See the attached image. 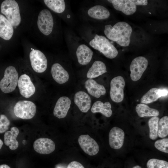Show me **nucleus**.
<instances>
[{
	"instance_id": "423d86ee",
	"label": "nucleus",
	"mask_w": 168,
	"mask_h": 168,
	"mask_svg": "<svg viewBox=\"0 0 168 168\" xmlns=\"http://www.w3.org/2000/svg\"><path fill=\"white\" fill-rule=\"evenodd\" d=\"M125 81L121 76L113 78L110 83V95L112 100L116 103H119L124 99V88Z\"/></svg>"
},
{
	"instance_id": "9b49d317",
	"label": "nucleus",
	"mask_w": 168,
	"mask_h": 168,
	"mask_svg": "<svg viewBox=\"0 0 168 168\" xmlns=\"http://www.w3.org/2000/svg\"><path fill=\"white\" fill-rule=\"evenodd\" d=\"M18 85L21 94L25 98H29L35 92L34 85L30 77L26 74L20 76L18 80Z\"/></svg>"
},
{
	"instance_id": "412c9836",
	"label": "nucleus",
	"mask_w": 168,
	"mask_h": 168,
	"mask_svg": "<svg viewBox=\"0 0 168 168\" xmlns=\"http://www.w3.org/2000/svg\"><path fill=\"white\" fill-rule=\"evenodd\" d=\"M19 133V130L16 127H12L10 131H6L4 135L5 144L8 146L12 150L16 149L18 146V142L16 138Z\"/></svg>"
},
{
	"instance_id": "a211bd4d",
	"label": "nucleus",
	"mask_w": 168,
	"mask_h": 168,
	"mask_svg": "<svg viewBox=\"0 0 168 168\" xmlns=\"http://www.w3.org/2000/svg\"><path fill=\"white\" fill-rule=\"evenodd\" d=\"M85 86L88 93L96 98H99L101 95H105L106 92L104 86L93 79L87 80L85 82Z\"/></svg>"
},
{
	"instance_id": "ddd939ff",
	"label": "nucleus",
	"mask_w": 168,
	"mask_h": 168,
	"mask_svg": "<svg viewBox=\"0 0 168 168\" xmlns=\"http://www.w3.org/2000/svg\"><path fill=\"white\" fill-rule=\"evenodd\" d=\"M35 150L39 153L48 154L52 152L55 149V144L51 139L40 138L36 140L33 144Z\"/></svg>"
},
{
	"instance_id": "f3484780",
	"label": "nucleus",
	"mask_w": 168,
	"mask_h": 168,
	"mask_svg": "<svg viewBox=\"0 0 168 168\" xmlns=\"http://www.w3.org/2000/svg\"><path fill=\"white\" fill-rule=\"evenodd\" d=\"M51 72L54 79L59 84L64 83L69 79L68 72L58 63H55L52 65Z\"/></svg>"
},
{
	"instance_id": "1a4fd4ad",
	"label": "nucleus",
	"mask_w": 168,
	"mask_h": 168,
	"mask_svg": "<svg viewBox=\"0 0 168 168\" xmlns=\"http://www.w3.org/2000/svg\"><path fill=\"white\" fill-rule=\"evenodd\" d=\"M30 58L33 69L38 73L45 71L47 67V61L44 54L40 51L32 49L30 54Z\"/></svg>"
},
{
	"instance_id": "4be33fe9",
	"label": "nucleus",
	"mask_w": 168,
	"mask_h": 168,
	"mask_svg": "<svg viewBox=\"0 0 168 168\" xmlns=\"http://www.w3.org/2000/svg\"><path fill=\"white\" fill-rule=\"evenodd\" d=\"M107 72L105 64L100 61H96L94 62L89 69L86 74L89 79H92L98 77Z\"/></svg>"
},
{
	"instance_id": "f704fd0d",
	"label": "nucleus",
	"mask_w": 168,
	"mask_h": 168,
	"mask_svg": "<svg viewBox=\"0 0 168 168\" xmlns=\"http://www.w3.org/2000/svg\"><path fill=\"white\" fill-rule=\"evenodd\" d=\"M0 168H11L10 167L6 164H2L0 165Z\"/></svg>"
},
{
	"instance_id": "4c0bfd02",
	"label": "nucleus",
	"mask_w": 168,
	"mask_h": 168,
	"mask_svg": "<svg viewBox=\"0 0 168 168\" xmlns=\"http://www.w3.org/2000/svg\"></svg>"
},
{
	"instance_id": "2eb2a0df",
	"label": "nucleus",
	"mask_w": 168,
	"mask_h": 168,
	"mask_svg": "<svg viewBox=\"0 0 168 168\" xmlns=\"http://www.w3.org/2000/svg\"><path fill=\"white\" fill-rule=\"evenodd\" d=\"M107 1L112 3L116 10L121 11L126 15H132L136 11V6L130 0H108Z\"/></svg>"
},
{
	"instance_id": "20e7f679",
	"label": "nucleus",
	"mask_w": 168,
	"mask_h": 168,
	"mask_svg": "<svg viewBox=\"0 0 168 168\" xmlns=\"http://www.w3.org/2000/svg\"><path fill=\"white\" fill-rule=\"evenodd\" d=\"M18 74L15 68L9 66L5 69L3 78L0 82V88L4 93L11 92L15 89L18 82Z\"/></svg>"
},
{
	"instance_id": "c756f323",
	"label": "nucleus",
	"mask_w": 168,
	"mask_h": 168,
	"mask_svg": "<svg viewBox=\"0 0 168 168\" xmlns=\"http://www.w3.org/2000/svg\"><path fill=\"white\" fill-rule=\"evenodd\" d=\"M147 166V168H168V162L164 160L152 158L148 161Z\"/></svg>"
},
{
	"instance_id": "39448f33",
	"label": "nucleus",
	"mask_w": 168,
	"mask_h": 168,
	"mask_svg": "<svg viewBox=\"0 0 168 168\" xmlns=\"http://www.w3.org/2000/svg\"><path fill=\"white\" fill-rule=\"evenodd\" d=\"M36 112V105L30 101H19L14 108V112L16 116L23 119H32L35 115Z\"/></svg>"
},
{
	"instance_id": "f03ea898",
	"label": "nucleus",
	"mask_w": 168,
	"mask_h": 168,
	"mask_svg": "<svg viewBox=\"0 0 168 168\" xmlns=\"http://www.w3.org/2000/svg\"><path fill=\"white\" fill-rule=\"evenodd\" d=\"M89 44L107 58H114L118 55V52L116 48L103 35L96 34L94 39L90 42Z\"/></svg>"
},
{
	"instance_id": "2f4dec72",
	"label": "nucleus",
	"mask_w": 168,
	"mask_h": 168,
	"mask_svg": "<svg viewBox=\"0 0 168 168\" xmlns=\"http://www.w3.org/2000/svg\"><path fill=\"white\" fill-rule=\"evenodd\" d=\"M10 122L7 117L4 114L0 115V133L6 132L9 128Z\"/></svg>"
},
{
	"instance_id": "393cba45",
	"label": "nucleus",
	"mask_w": 168,
	"mask_h": 168,
	"mask_svg": "<svg viewBox=\"0 0 168 168\" xmlns=\"http://www.w3.org/2000/svg\"><path fill=\"white\" fill-rule=\"evenodd\" d=\"M162 89L153 88L149 90L141 98V102L149 104L156 101L163 96Z\"/></svg>"
},
{
	"instance_id": "c9c22d12",
	"label": "nucleus",
	"mask_w": 168,
	"mask_h": 168,
	"mask_svg": "<svg viewBox=\"0 0 168 168\" xmlns=\"http://www.w3.org/2000/svg\"><path fill=\"white\" fill-rule=\"evenodd\" d=\"M3 142L0 139V149L2 148V147L3 145Z\"/></svg>"
},
{
	"instance_id": "7ed1b4c3",
	"label": "nucleus",
	"mask_w": 168,
	"mask_h": 168,
	"mask_svg": "<svg viewBox=\"0 0 168 168\" xmlns=\"http://www.w3.org/2000/svg\"><path fill=\"white\" fill-rule=\"evenodd\" d=\"M1 12L4 15L13 26L16 27L21 21L18 4L14 0H6L2 3Z\"/></svg>"
},
{
	"instance_id": "0eeeda50",
	"label": "nucleus",
	"mask_w": 168,
	"mask_h": 168,
	"mask_svg": "<svg viewBox=\"0 0 168 168\" xmlns=\"http://www.w3.org/2000/svg\"><path fill=\"white\" fill-rule=\"evenodd\" d=\"M148 65L147 59L143 56H138L132 61L130 66V77L133 81L138 80L146 69Z\"/></svg>"
},
{
	"instance_id": "cd10ccee",
	"label": "nucleus",
	"mask_w": 168,
	"mask_h": 168,
	"mask_svg": "<svg viewBox=\"0 0 168 168\" xmlns=\"http://www.w3.org/2000/svg\"><path fill=\"white\" fill-rule=\"evenodd\" d=\"M159 120V118L156 116H153L148 120L149 138L152 140L156 139L158 136V132Z\"/></svg>"
},
{
	"instance_id": "e433bc0d",
	"label": "nucleus",
	"mask_w": 168,
	"mask_h": 168,
	"mask_svg": "<svg viewBox=\"0 0 168 168\" xmlns=\"http://www.w3.org/2000/svg\"><path fill=\"white\" fill-rule=\"evenodd\" d=\"M132 168H142L140 166L137 165L133 166Z\"/></svg>"
},
{
	"instance_id": "72a5a7b5",
	"label": "nucleus",
	"mask_w": 168,
	"mask_h": 168,
	"mask_svg": "<svg viewBox=\"0 0 168 168\" xmlns=\"http://www.w3.org/2000/svg\"><path fill=\"white\" fill-rule=\"evenodd\" d=\"M134 4L137 5H146L148 3V1L146 0H130Z\"/></svg>"
},
{
	"instance_id": "b1692460",
	"label": "nucleus",
	"mask_w": 168,
	"mask_h": 168,
	"mask_svg": "<svg viewBox=\"0 0 168 168\" xmlns=\"http://www.w3.org/2000/svg\"><path fill=\"white\" fill-rule=\"evenodd\" d=\"M111 105L108 101L103 103L100 101H96L93 104L91 111L92 113H100L107 117H110L112 114Z\"/></svg>"
},
{
	"instance_id": "a878e982",
	"label": "nucleus",
	"mask_w": 168,
	"mask_h": 168,
	"mask_svg": "<svg viewBox=\"0 0 168 168\" xmlns=\"http://www.w3.org/2000/svg\"><path fill=\"white\" fill-rule=\"evenodd\" d=\"M135 109L138 115L141 117L157 116L159 114V111L157 110L151 108L147 105L142 103L138 104Z\"/></svg>"
},
{
	"instance_id": "bb28decb",
	"label": "nucleus",
	"mask_w": 168,
	"mask_h": 168,
	"mask_svg": "<svg viewBox=\"0 0 168 168\" xmlns=\"http://www.w3.org/2000/svg\"><path fill=\"white\" fill-rule=\"evenodd\" d=\"M47 6L54 12L61 13L65 10V4L63 0H44Z\"/></svg>"
},
{
	"instance_id": "5701e85b",
	"label": "nucleus",
	"mask_w": 168,
	"mask_h": 168,
	"mask_svg": "<svg viewBox=\"0 0 168 168\" xmlns=\"http://www.w3.org/2000/svg\"><path fill=\"white\" fill-rule=\"evenodd\" d=\"M87 13L90 17L97 19H106L110 16L109 11L105 7L100 5L90 8L88 9Z\"/></svg>"
},
{
	"instance_id": "9d476101",
	"label": "nucleus",
	"mask_w": 168,
	"mask_h": 168,
	"mask_svg": "<svg viewBox=\"0 0 168 168\" xmlns=\"http://www.w3.org/2000/svg\"><path fill=\"white\" fill-rule=\"evenodd\" d=\"M78 142L81 148L86 154L92 156L98 152L99 147L98 143L88 135H80L78 138Z\"/></svg>"
},
{
	"instance_id": "f257e3e1",
	"label": "nucleus",
	"mask_w": 168,
	"mask_h": 168,
	"mask_svg": "<svg viewBox=\"0 0 168 168\" xmlns=\"http://www.w3.org/2000/svg\"><path fill=\"white\" fill-rule=\"evenodd\" d=\"M132 31L131 26L128 23L120 21L113 26L111 25H105L104 32L109 39L121 46L127 47L130 44Z\"/></svg>"
},
{
	"instance_id": "6ab92c4d",
	"label": "nucleus",
	"mask_w": 168,
	"mask_h": 168,
	"mask_svg": "<svg viewBox=\"0 0 168 168\" xmlns=\"http://www.w3.org/2000/svg\"><path fill=\"white\" fill-rule=\"evenodd\" d=\"M76 54L79 63L82 65H86L91 61L93 52L87 46L82 44L78 47Z\"/></svg>"
},
{
	"instance_id": "f8f14e48",
	"label": "nucleus",
	"mask_w": 168,
	"mask_h": 168,
	"mask_svg": "<svg viewBox=\"0 0 168 168\" xmlns=\"http://www.w3.org/2000/svg\"><path fill=\"white\" fill-rule=\"evenodd\" d=\"M124 133L121 128L114 127L110 130L109 135V145L112 148L118 149L123 146L124 139Z\"/></svg>"
},
{
	"instance_id": "7c9ffc66",
	"label": "nucleus",
	"mask_w": 168,
	"mask_h": 168,
	"mask_svg": "<svg viewBox=\"0 0 168 168\" xmlns=\"http://www.w3.org/2000/svg\"><path fill=\"white\" fill-rule=\"evenodd\" d=\"M155 147L162 152L168 153V138H164L156 141L154 143Z\"/></svg>"
},
{
	"instance_id": "6e6552de",
	"label": "nucleus",
	"mask_w": 168,
	"mask_h": 168,
	"mask_svg": "<svg viewBox=\"0 0 168 168\" xmlns=\"http://www.w3.org/2000/svg\"><path fill=\"white\" fill-rule=\"evenodd\" d=\"M37 25L39 30L45 35H49L52 32L54 21L49 10L44 9L40 12L38 16Z\"/></svg>"
},
{
	"instance_id": "aec40b11",
	"label": "nucleus",
	"mask_w": 168,
	"mask_h": 168,
	"mask_svg": "<svg viewBox=\"0 0 168 168\" xmlns=\"http://www.w3.org/2000/svg\"><path fill=\"white\" fill-rule=\"evenodd\" d=\"M14 32L12 26L4 16L0 14V37L6 40L12 37Z\"/></svg>"
},
{
	"instance_id": "473e14b6",
	"label": "nucleus",
	"mask_w": 168,
	"mask_h": 168,
	"mask_svg": "<svg viewBox=\"0 0 168 168\" xmlns=\"http://www.w3.org/2000/svg\"><path fill=\"white\" fill-rule=\"evenodd\" d=\"M67 168H85L80 162L77 161H72L68 166Z\"/></svg>"
},
{
	"instance_id": "dca6fc26",
	"label": "nucleus",
	"mask_w": 168,
	"mask_h": 168,
	"mask_svg": "<svg viewBox=\"0 0 168 168\" xmlns=\"http://www.w3.org/2000/svg\"><path fill=\"white\" fill-rule=\"evenodd\" d=\"M74 102L80 110L86 113L91 108V100L86 92L82 91L77 92L75 94Z\"/></svg>"
},
{
	"instance_id": "4468645a",
	"label": "nucleus",
	"mask_w": 168,
	"mask_h": 168,
	"mask_svg": "<svg viewBox=\"0 0 168 168\" xmlns=\"http://www.w3.org/2000/svg\"><path fill=\"white\" fill-rule=\"evenodd\" d=\"M71 104L69 98L66 96L60 97L57 101L54 107L53 114L58 119L65 118L67 115Z\"/></svg>"
},
{
	"instance_id": "c85d7f7f",
	"label": "nucleus",
	"mask_w": 168,
	"mask_h": 168,
	"mask_svg": "<svg viewBox=\"0 0 168 168\" xmlns=\"http://www.w3.org/2000/svg\"><path fill=\"white\" fill-rule=\"evenodd\" d=\"M168 134V117L161 118L158 123V136L160 138L165 137Z\"/></svg>"
}]
</instances>
